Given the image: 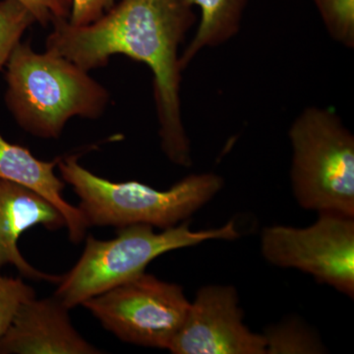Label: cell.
Wrapping results in <instances>:
<instances>
[{"label": "cell", "instance_id": "1", "mask_svg": "<svg viewBox=\"0 0 354 354\" xmlns=\"http://www.w3.org/2000/svg\"><path fill=\"white\" fill-rule=\"evenodd\" d=\"M196 21L191 0H120L88 25L55 21L46 48L88 72L106 66L115 55L146 64L153 73L160 146L172 164L188 167L192 158L181 115L178 53Z\"/></svg>", "mask_w": 354, "mask_h": 354}, {"label": "cell", "instance_id": "2", "mask_svg": "<svg viewBox=\"0 0 354 354\" xmlns=\"http://www.w3.org/2000/svg\"><path fill=\"white\" fill-rule=\"evenodd\" d=\"M6 104L25 131L59 138L74 116L97 120L106 111L108 91L67 58L38 53L30 43L15 46L6 66Z\"/></svg>", "mask_w": 354, "mask_h": 354}, {"label": "cell", "instance_id": "3", "mask_svg": "<svg viewBox=\"0 0 354 354\" xmlns=\"http://www.w3.org/2000/svg\"><path fill=\"white\" fill-rule=\"evenodd\" d=\"M78 158H60L57 165L62 180L80 199L78 208L88 227L148 225L165 230L196 213L223 187V177L212 172L191 174L162 191L138 181L113 183L88 171Z\"/></svg>", "mask_w": 354, "mask_h": 354}, {"label": "cell", "instance_id": "4", "mask_svg": "<svg viewBox=\"0 0 354 354\" xmlns=\"http://www.w3.org/2000/svg\"><path fill=\"white\" fill-rule=\"evenodd\" d=\"M241 236L234 221L206 230H190L188 221L160 234L148 225L118 228L116 237L100 241L88 235L80 259L62 276L55 297L68 309L145 272L162 254L208 241H234Z\"/></svg>", "mask_w": 354, "mask_h": 354}, {"label": "cell", "instance_id": "5", "mask_svg": "<svg viewBox=\"0 0 354 354\" xmlns=\"http://www.w3.org/2000/svg\"><path fill=\"white\" fill-rule=\"evenodd\" d=\"M290 180L301 208L354 218V136L330 109L307 106L288 130Z\"/></svg>", "mask_w": 354, "mask_h": 354}, {"label": "cell", "instance_id": "6", "mask_svg": "<svg viewBox=\"0 0 354 354\" xmlns=\"http://www.w3.org/2000/svg\"><path fill=\"white\" fill-rule=\"evenodd\" d=\"M82 305L121 341L169 349L190 302L183 286L143 272Z\"/></svg>", "mask_w": 354, "mask_h": 354}, {"label": "cell", "instance_id": "7", "mask_svg": "<svg viewBox=\"0 0 354 354\" xmlns=\"http://www.w3.org/2000/svg\"><path fill=\"white\" fill-rule=\"evenodd\" d=\"M261 251L270 264L307 272L353 298L354 218L320 213L310 227H265Z\"/></svg>", "mask_w": 354, "mask_h": 354}, {"label": "cell", "instance_id": "8", "mask_svg": "<svg viewBox=\"0 0 354 354\" xmlns=\"http://www.w3.org/2000/svg\"><path fill=\"white\" fill-rule=\"evenodd\" d=\"M237 291L232 286L198 290L169 351L174 354H267L264 335L243 323Z\"/></svg>", "mask_w": 354, "mask_h": 354}, {"label": "cell", "instance_id": "9", "mask_svg": "<svg viewBox=\"0 0 354 354\" xmlns=\"http://www.w3.org/2000/svg\"><path fill=\"white\" fill-rule=\"evenodd\" d=\"M68 310L55 297L28 300L0 339V354L102 353L77 332Z\"/></svg>", "mask_w": 354, "mask_h": 354}, {"label": "cell", "instance_id": "10", "mask_svg": "<svg viewBox=\"0 0 354 354\" xmlns=\"http://www.w3.org/2000/svg\"><path fill=\"white\" fill-rule=\"evenodd\" d=\"M41 225L50 230L66 227L55 206L24 186L0 179V269L12 265L32 281L59 283L62 276L39 271L23 257L18 247L21 235Z\"/></svg>", "mask_w": 354, "mask_h": 354}, {"label": "cell", "instance_id": "11", "mask_svg": "<svg viewBox=\"0 0 354 354\" xmlns=\"http://www.w3.org/2000/svg\"><path fill=\"white\" fill-rule=\"evenodd\" d=\"M59 158L39 160L25 147L9 143L0 135V179L24 186L50 202L64 216L70 241L79 243L88 227L80 209L62 196L65 183L55 172Z\"/></svg>", "mask_w": 354, "mask_h": 354}, {"label": "cell", "instance_id": "12", "mask_svg": "<svg viewBox=\"0 0 354 354\" xmlns=\"http://www.w3.org/2000/svg\"><path fill=\"white\" fill-rule=\"evenodd\" d=\"M250 0H191L199 9V25L180 55V67L186 68L198 53L223 46L241 31L244 13Z\"/></svg>", "mask_w": 354, "mask_h": 354}, {"label": "cell", "instance_id": "13", "mask_svg": "<svg viewBox=\"0 0 354 354\" xmlns=\"http://www.w3.org/2000/svg\"><path fill=\"white\" fill-rule=\"evenodd\" d=\"M263 335L269 354L325 353L318 335L295 319L268 328Z\"/></svg>", "mask_w": 354, "mask_h": 354}, {"label": "cell", "instance_id": "14", "mask_svg": "<svg viewBox=\"0 0 354 354\" xmlns=\"http://www.w3.org/2000/svg\"><path fill=\"white\" fill-rule=\"evenodd\" d=\"M36 23L32 14L18 0H0V71L28 28Z\"/></svg>", "mask_w": 354, "mask_h": 354}, {"label": "cell", "instance_id": "15", "mask_svg": "<svg viewBox=\"0 0 354 354\" xmlns=\"http://www.w3.org/2000/svg\"><path fill=\"white\" fill-rule=\"evenodd\" d=\"M335 43L354 48V0H312Z\"/></svg>", "mask_w": 354, "mask_h": 354}, {"label": "cell", "instance_id": "16", "mask_svg": "<svg viewBox=\"0 0 354 354\" xmlns=\"http://www.w3.org/2000/svg\"><path fill=\"white\" fill-rule=\"evenodd\" d=\"M34 297L36 291L22 279L0 274V339L6 334L20 307Z\"/></svg>", "mask_w": 354, "mask_h": 354}, {"label": "cell", "instance_id": "17", "mask_svg": "<svg viewBox=\"0 0 354 354\" xmlns=\"http://www.w3.org/2000/svg\"><path fill=\"white\" fill-rule=\"evenodd\" d=\"M27 7L36 22L44 27L55 21L68 19L71 12L72 0H18Z\"/></svg>", "mask_w": 354, "mask_h": 354}, {"label": "cell", "instance_id": "18", "mask_svg": "<svg viewBox=\"0 0 354 354\" xmlns=\"http://www.w3.org/2000/svg\"><path fill=\"white\" fill-rule=\"evenodd\" d=\"M116 0H72L68 22L86 26L95 22L115 4Z\"/></svg>", "mask_w": 354, "mask_h": 354}]
</instances>
